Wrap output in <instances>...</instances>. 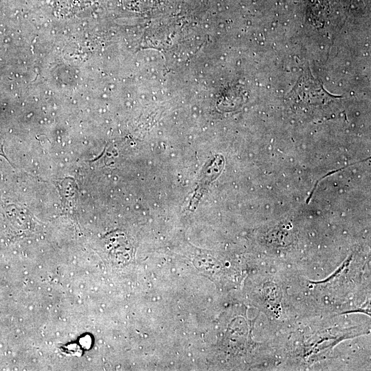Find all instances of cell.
I'll return each mask as SVG.
<instances>
[{
	"mask_svg": "<svg viewBox=\"0 0 371 371\" xmlns=\"http://www.w3.org/2000/svg\"><path fill=\"white\" fill-rule=\"evenodd\" d=\"M223 167V159L221 156H217L210 164L207 165L206 168H204L201 179L197 184L195 193L191 200L190 208H194L197 205L203 192L207 190L208 185L219 175Z\"/></svg>",
	"mask_w": 371,
	"mask_h": 371,
	"instance_id": "obj_1",
	"label": "cell"
}]
</instances>
